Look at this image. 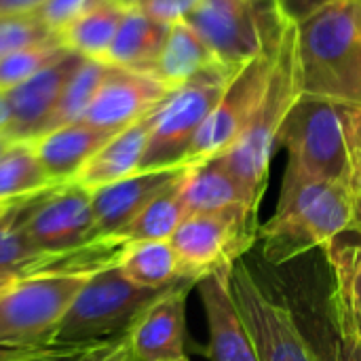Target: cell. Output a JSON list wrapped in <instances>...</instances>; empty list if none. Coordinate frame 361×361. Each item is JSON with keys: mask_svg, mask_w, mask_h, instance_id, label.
<instances>
[{"mask_svg": "<svg viewBox=\"0 0 361 361\" xmlns=\"http://www.w3.org/2000/svg\"><path fill=\"white\" fill-rule=\"evenodd\" d=\"M302 95L361 108V0L334 2L296 23Z\"/></svg>", "mask_w": 361, "mask_h": 361, "instance_id": "6da1fadb", "label": "cell"}, {"mask_svg": "<svg viewBox=\"0 0 361 361\" xmlns=\"http://www.w3.org/2000/svg\"><path fill=\"white\" fill-rule=\"evenodd\" d=\"M355 197L349 184L283 178L275 214L260 226L264 258L283 264L309 250L328 247L351 231Z\"/></svg>", "mask_w": 361, "mask_h": 361, "instance_id": "7a4b0ae2", "label": "cell"}, {"mask_svg": "<svg viewBox=\"0 0 361 361\" xmlns=\"http://www.w3.org/2000/svg\"><path fill=\"white\" fill-rule=\"evenodd\" d=\"M300 95L296 23L288 21L275 51L271 78L260 106L256 108L252 121L241 131L237 142L218 157L241 186L254 212H258V203L267 186L279 129Z\"/></svg>", "mask_w": 361, "mask_h": 361, "instance_id": "3957f363", "label": "cell"}, {"mask_svg": "<svg viewBox=\"0 0 361 361\" xmlns=\"http://www.w3.org/2000/svg\"><path fill=\"white\" fill-rule=\"evenodd\" d=\"M277 146L290 157L286 176L341 184L351 180L353 148L343 104L300 95L279 129Z\"/></svg>", "mask_w": 361, "mask_h": 361, "instance_id": "277c9868", "label": "cell"}, {"mask_svg": "<svg viewBox=\"0 0 361 361\" xmlns=\"http://www.w3.org/2000/svg\"><path fill=\"white\" fill-rule=\"evenodd\" d=\"M163 290L142 288L129 281L118 264L99 271L85 281L53 332L49 347L85 349L118 338Z\"/></svg>", "mask_w": 361, "mask_h": 361, "instance_id": "5b68a950", "label": "cell"}, {"mask_svg": "<svg viewBox=\"0 0 361 361\" xmlns=\"http://www.w3.org/2000/svg\"><path fill=\"white\" fill-rule=\"evenodd\" d=\"M237 70L214 66L171 89L150 112V137L140 171L184 165L188 148Z\"/></svg>", "mask_w": 361, "mask_h": 361, "instance_id": "8992f818", "label": "cell"}, {"mask_svg": "<svg viewBox=\"0 0 361 361\" xmlns=\"http://www.w3.org/2000/svg\"><path fill=\"white\" fill-rule=\"evenodd\" d=\"M224 68L237 70L273 49L286 19L277 0H201L186 19Z\"/></svg>", "mask_w": 361, "mask_h": 361, "instance_id": "52a82bcc", "label": "cell"}, {"mask_svg": "<svg viewBox=\"0 0 361 361\" xmlns=\"http://www.w3.org/2000/svg\"><path fill=\"white\" fill-rule=\"evenodd\" d=\"M89 277L15 279L0 294V347L51 349V336Z\"/></svg>", "mask_w": 361, "mask_h": 361, "instance_id": "ba28073f", "label": "cell"}, {"mask_svg": "<svg viewBox=\"0 0 361 361\" xmlns=\"http://www.w3.org/2000/svg\"><path fill=\"white\" fill-rule=\"evenodd\" d=\"M258 218L245 207L216 214L186 216L169 237L178 254L182 277L201 281L203 277L233 269L258 237Z\"/></svg>", "mask_w": 361, "mask_h": 361, "instance_id": "9c48e42d", "label": "cell"}, {"mask_svg": "<svg viewBox=\"0 0 361 361\" xmlns=\"http://www.w3.org/2000/svg\"><path fill=\"white\" fill-rule=\"evenodd\" d=\"M277 44L273 49L256 55L241 68H237V72L231 76L222 97L218 99L216 108L205 118L203 127L199 129L197 137L192 140L188 154L184 159V165H192V163H201V161L220 157L237 142V137L247 127L256 108L262 102V95L267 91V85L271 78Z\"/></svg>", "mask_w": 361, "mask_h": 361, "instance_id": "30bf717a", "label": "cell"}, {"mask_svg": "<svg viewBox=\"0 0 361 361\" xmlns=\"http://www.w3.org/2000/svg\"><path fill=\"white\" fill-rule=\"evenodd\" d=\"M231 288L258 361H319L290 309L271 298L245 264L233 267Z\"/></svg>", "mask_w": 361, "mask_h": 361, "instance_id": "8fae6325", "label": "cell"}, {"mask_svg": "<svg viewBox=\"0 0 361 361\" xmlns=\"http://www.w3.org/2000/svg\"><path fill=\"white\" fill-rule=\"evenodd\" d=\"M27 233L42 254H59L99 239L91 190L76 182L42 190L30 214Z\"/></svg>", "mask_w": 361, "mask_h": 361, "instance_id": "7c38bea8", "label": "cell"}, {"mask_svg": "<svg viewBox=\"0 0 361 361\" xmlns=\"http://www.w3.org/2000/svg\"><path fill=\"white\" fill-rule=\"evenodd\" d=\"M197 281L182 279L165 288L125 332L135 361H173L184 357L186 296Z\"/></svg>", "mask_w": 361, "mask_h": 361, "instance_id": "4fadbf2b", "label": "cell"}, {"mask_svg": "<svg viewBox=\"0 0 361 361\" xmlns=\"http://www.w3.org/2000/svg\"><path fill=\"white\" fill-rule=\"evenodd\" d=\"M167 93L169 89L152 74L112 66L82 121L99 131L116 135L148 116Z\"/></svg>", "mask_w": 361, "mask_h": 361, "instance_id": "5bb4252c", "label": "cell"}, {"mask_svg": "<svg viewBox=\"0 0 361 361\" xmlns=\"http://www.w3.org/2000/svg\"><path fill=\"white\" fill-rule=\"evenodd\" d=\"M80 59V55L66 51L49 68L4 93L8 104V127L4 133L13 142H34L47 133L63 87Z\"/></svg>", "mask_w": 361, "mask_h": 361, "instance_id": "9a60e30c", "label": "cell"}, {"mask_svg": "<svg viewBox=\"0 0 361 361\" xmlns=\"http://www.w3.org/2000/svg\"><path fill=\"white\" fill-rule=\"evenodd\" d=\"M188 165L137 171L118 182L91 190L97 237H116L157 195L182 178Z\"/></svg>", "mask_w": 361, "mask_h": 361, "instance_id": "2e32d148", "label": "cell"}, {"mask_svg": "<svg viewBox=\"0 0 361 361\" xmlns=\"http://www.w3.org/2000/svg\"><path fill=\"white\" fill-rule=\"evenodd\" d=\"M231 271H216L197 283L209 326L212 357L214 361H258L233 296Z\"/></svg>", "mask_w": 361, "mask_h": 361, "instance_id": "e0dca14e", "label": "cell"}, {"mask_svg": "<svg viewBox=\"0 0 361 361\" xmlns=\"http://www.w3.org/2000/svg\"><path fill=\"white\" fill-rule=\"evenodd\" d=\"M112 135L99 131L85 121L55 127L32 142L36 157L53 184L74 182L85 163L110 140Z\"/></svg>", "mask_w": 361, "mask_h": 361, "instance_id": "ac0fdd59", "label": "cell"}, {"mask_svg": "<svg viewBox=\"0 0 361 361\" xmlns=\"http://www.w3.org/2000/svg\"><path fill=\"white\" fill-rule=\"evenodd\" d=\"M150 137V114L112 135L78 171L76 184L95 190L140 171Z\"/></svg>", "mask_w": 361, "mask_h": 361, "instance_id": "d6986e66", "label": "cell"}, {"mask_svg": "<svg viewBox=\"0 0 361 361\" xmlns=\"http://www.w3.org/2000/svg\"><path fill=\"white\" fill-rule=\"evenodd\" d=\"M180 199L184 203L186 216L216 214L235 207H245L254 212L241 186L218 157L186 167L180 180Z\"/></svg>", "mask_w": 361, "mask_h": 361, "instance_id": "ffe728a7", "label": "cell"}, {"mask_svg": "<svg viewBox=\"0 0 361 361\" xmlns=\"http://www.w3.org/2000/svg\"><path fill=\"white\" fill-rule=\"evenodd\" d=\"M167 32L169 25L152 19L144 8L125 11L104 61L114 68L150 74L165 44Z\"/></svg>", "mask_w": 361, "mask_h": 361, "instance_id": "44dd1931", "label": "cell"}, {"mask_svg": "<svg viewBox=\"0 0 361 361\" xmlns=\"http://www.w3.org/2000/svg\"><path fill=\"white\" fill-rule=\"evenodd\" d=\"M214 66L218 61L195 27L188 21H178L169 25L165 44L150 74L171 91Z\"/></svg>", "mask_w": 361, "mask_h": 361, "instance_id": "7402d4cb", "label": "cell"}, {"mask_svg": "<svg viewBox=\"0 0 361 361\" xmlns=\"http://www.w3.org/2000/svg\"><path fill=\"white\" fill-rule=\"evenodd\" d=\"M118 269L129 281L152 290H161L184 279L178 254L169 241L127 243Z\"/></svg>", "mask_w": 361, "mask_h": 361, "instance_id": "603a6c76", "label": "cell"}, {"mask_svg": "<svg viewBox=\"0 0 361 361\" xmlns=\"http://www.w3.org/2000/svg\"><path fill=\"white\" fill-rule=\"evenodd\" d=\"M38 195L15 199L0 216V273H8L15 279L25 277L30 267L42 256L27 233V220Z\"/></svg>", "mask_w": 361, "mask_h": 361, "instance_id": "cb8c5ba5", "label": "cell"}, {"mask_svg": "<svg viewBox=\"0 0 361 361\" xmlns=\"http://www.w3.org/2000/svg\"><path fill=\"white\" fill-rule=\"evenodd\" d=\"M125 11L112 2H102L99 6L85 13L76 19L70 27L59 34V42L70 53H76L87 59H102L106 57L116 30L121 25Z\"/></svg>", "mask_w": 361, "mask_h": 361, "instance_id": "d4e9b609", "label": "cell"}, {"mask_svg": "<svg viewBox=\"0 0 361 361\" xmlns=\"http://www.w3.org/2000/svg\"><path fill=\"white\" fill-rule=\"evenodd\" d=\"M180 180L167 186L161 195H157L116 237L127 243L169 241L180 222L186 218V209L180 199Z\"/></svg>", "mask_w": 361, "mask_h": 361, "instance_id": "484cf974", "label": "cell"}, {"mask_svg": "<svg viewBox=\"0 0 361 361\" xmlns=\"http://www.w3.org/2000/svg\"><path fill=\"white\" fill-rule=\"evenodd\" d=\"M32 142H13L0 159V201H15L53 188Z\"/></svg>", "mask_w": 361, "mask_h": 361, "instance_id": "4316f807", "label": "cell"}, {"mask_svg": "<svg viewBox=\"0 0 361 361\" xmlns=\"http://www.w3.org/2000/svg\"><path fill=\"white\" fill-rule=\"evenodd\" d=\"M110 70H112V66H108L102 59L82 57L80 63L70 74L66 87H63V93L59 97V104L55 108V114H53L47 131L61 127V125L82 121L93 97H95V93H97V89L102 87V82L106 80Z\"/></svg>", "mask_w": 361, "mask_h": 361, "instance_id": "83f0119b", "label": "cell"}, {"mask_svg": "<svg viewBox=\"0 0 361 361\" xmlns=\"http://www.w3.org/2000/svg\"><path fill=\"white\" fill-rule=\"evenodd\" d=\"M66 51L68 49H63V44L55 38V40H47L40 44L19 49L6 57H2L0 59V93H6V91L19 87L21 82L30 80L40 70H44L53 61H57Z\"/></svg>", "mask_w": 361, "mask_h": 361, "instance_id": "f1b7e54d", "label": "cell"}, {"mask_svg": "<svg viewBox=\"0 0 361 361\" xmlns=\"http://www.w3.org/2000/svg\"><path fill=\"white\" fill-rule=\"evenodd\" d=\"M330 307H332V317L336 326V345H334V355L330 361H361V328L353 305L349 300L345 281L334 275V288L330 296Z\"/></svg>", "mask_w": 361, "mask_h": 361, "instance_id": "f546056e", "label": "cell"}, {"mask_svg": "<svg viewBox=\"0 0 361 361\" xmlns=\"http://www.w3.org/2000/svg\"><path fill=\"white\" fill-rule=\"evenodd\" d=\"M53 36L34 15H4L0 17V59L47 40H55ZM59 40V38H57Z\"/></svg>", "mask_w": 361, "mask_h": 361, "instance_id": "4dcf8cb0", "label": "cell"}, {"mask_svg": "<svg viewBox=\"0 0 361 361\" xmlns=\"http://www.w3.org/2000/svg\"><path fill=\"white\" fill-rule=\"evenodd\" d=\"M332 273L345 281L349 300L361 328V245H328Z\"/></svg>", "mask_w": 361, "mask_h": 361, "instance_id": "1f68e13d", "label": "cell"}, {"mask_svg": "<svg viewBox=\"0 0 361 361\" xmlns=\"http://www.w3.org/2000/svg\"><path fill=\"white\" fill-rule=\"evenodd\" d=\"M106 0H47L40 8H36L32 15L53 34L59 38V34L70 27L76 19H80L91 8L99 6Z\"/></svg>", "mask_w": 361, "mask_h": 361, "instance_id": "d6a6232c", "label": "cell"}, {"mask_svg": "<svg viewBox=\"0 0 361 361\" xmlns=\"http://www.w3.org/2000/svg\"><path fill=\"white\" fill-rule=\"evenodd\" d=\"M201 0H148L142 8L157 21L165 25H173L178 21H186Z\"/></svg>", "mask_w": 361, "mask_h": 361, "instance_id": "836d02e7", "label": "cell"}, {"mask_svg": "<svg viewBox=\"0 0 361 361\" xmlns=\"http://www.w3.org/2000/svg\"><path fill=\"white\" fill-rule=\"evenodd\" d=\"M76 361H135L127 345V336H118L99 345L89 347Z\"/></svg>", "mask_w": 361, "mask_h": 361, "instance_id": "e575fe53", "label": "cell"}, {"mask_svg": "<svg viewBox=\"0 0 361 361\" xmlns=\"http://www.w3.org/2000/svg\"><path fill=\"white\" fill-rule=\"evenodd\" d=\"M334 2H347V0H277V6L286 19L298 23V21L311 17L313 13H317L324 6H330Z\"/></svg>", "mask_w": 361, "mask_h": 361, "instance_id": "d590c367", "label": "cell"}, {"mask_svg": "<svg viewBox=\"0 0 361 361\" xmlns=\"http://www.w3.org/2000/svg\"><path fill=\"white\" fill-rule=\"evenodd\" d=\"M87 349L89 347H85V349H40V351L6 361H76Z\"/></svg>", "mask_w": 361, "mask_h": 361, "instance_id": "8d00e7d4", "label": "cell"}, {"mask_svg": "<svg viewBox=\"0 0 361 361\" xmlns=\"http://www.w3.org/2000/svg\"><path fill=\"white\" fill-rule=\"evenodd\" d=\"M345 121H347V133L353 152L361 159V108L345 106Z\"/></svg>", "mask_w": 361, "mask_h": 361, "instance_id": "74e56055", "label": "cell"}, {"mask_svg": "<svg viewBox=\"0 0 361 361\" xmlns=\"http://www.w3.org/2000/svg\"><path fill=\"white\" fill-rule=\"evenodd\" d=\"M47 0H0V17L4 15H32Z\"/></svg>", "mask_w": 361, "mask_h": 361, "instance_id": "f35d334b", "label": "cell"}, {"mask_svg": "<svg viewBox=\"0 0 361 361\" xmlns=\"http://www.w3.org/2000/svg\"><path fill=\"white\" fill-rule=\"evenodd\" d=\"M351 192L355 197V201L361 203V159L353 152V171H351V180H349Z\"/></svg>", "mask_w": 361, "mask_h": 361, "instance_id": "ab89813d", "label": "cell"}, {"mask_svg": "<svg viewBox=\"0 0 361 361\" xmlns=\"http://www.w3.org/2000/svg\"><path fill=\"white\" fill-rule=\"evenodd\" d=\"M34 351H40V349H13V347H0V361L15 360V357L27 355V353H34Z\"/></svg>", "mask_w": 361, "mask_h": 361, "instance_id": "60d3db41", "label": "cell"}, {"mask_svg": "<svg viewBox=\"0 0 361 361\" xmlns=\"http://www.w3.org/2000/svg\"><path fill=\"white\" fill-rule=\"evenodd\" d=\"M8 127V104L4 93H0V133H4Z\"/></svg>", "mask_w": 361, "mask_h": 361, "instance_id": "b9f144b4", "label": "cell"}, {"mask_svg": "<svg viewBox=\"0 0 361 361\" xmlns=\"http://www.w3.org/2000/svg\"><path fill=\"white\" fill-rule=\"evenodd\" d=\"M116 6H121L123 11H131V8H142L148 0H108Z\"/></svg>", "mask_w": 361, "mask_h": 361, "instance_id": "7bdbcfd3", "label": "cell"}, {"mask_svg": "<svg viewBox=\"0 0 361 361\" xmlns=\"http://www.w3.org/2000/svg\"><path fill=\"white\" fill-rule=\"evenodd\" d=\"M351 231L361 235V203L355 201V209H353V220H351Z\"/></svg>", "mask_w": 361, "mask_h": 361, "instance_id": "ee69618b", "label": "cell"}, {"mask_svg": "<svg viewBox=\"0 0 361 361\" xmlns=\"http://www.w3.org/2000/svg\"><path fill=\"white\" fill-rule=\"evenodd\" d=\"M11 144H13V140H11L6 133H0V159H2V154L11 148Z\"/></svg>", "mask_w": 361, "mask_h": 361, "instance_id": "f6af8a7d", "label": "cell"}, {"mask_svg": "<svg viewBox=\"0 0 361 361\" xmlns=\"http://www.w3.org/2000/svg\"><path fill=\"white\" fill-rule=\"evenodd\" d=\"M15 281V277L13 275H8V273H0V294L11 286Z\"/></svg>", "mask_w": 361, "mask_h": 361, "instance_id": "bcb514c9", "label": "cell"}, {"mask_svg": "<svg viewBox=\"0 0 361 361\" xmlns=\"http://www.w3.org/2000/svg\"><path fill=\"white\" fill-rule=\"evenodd\" d=\"M11 203H13V201H0V216L8 209V205H11Z\"/></svg>", "mask_w": 361, "mask_h": 361, "instance_id": "7dc6e473", "label": "cell"}, {"mask_svg": "<svg viewBox=\"0 0 361 361\" xmlns=\"http://www.w3.org/2000/svg\"><path fill=\"white\" fill-rule=\"evenodd\" d=\"M173 361H188L186 357H182V360H173Z\"/></svg>", "mask_w": 361, "mask_h": 361, "instance_id": "c3c4849f", "label": "cell"}]
</instances>
